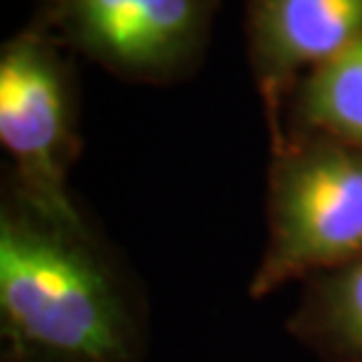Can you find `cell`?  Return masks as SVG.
Returning a JSON list of instances; mask_svg holds the SVG:
<instances>
[{
  "mask_svg": "<svg viewBox=\"0 0 362 362\" xmlns=\"http://www.w3.org/2000/svg\"><path fill=\"white\" fill-rule=\"evenodd\" d=\"M269 240L250 296L362 257V148L317 132L271 141Z\"/></svg>",
  "mask_w": 362,
  "mask_h": 362,
  "instance_id": "obj_2",
  "label": "cell"
},
{
  "mask_svg": "<svg viewBox=\"0 0 362 362\" xmlns=\"http://www.w3.org/2000/svg\"><path fill=\"white\" fill-rule=\"evenodd\" d=\"M0 144L7 184L45 212L78 216L69 175L83 151L74 52L31 21L0 49Z\"/></svg>",
  "mask_w": 362,
  "mask_h": 362,
  "instance_id": "obj_3",
  "label": "cell"
},
{
  "mask_svg": "<svg viewBox=\"0 0 362 362\" xmlns=\"http://www.w3.org/2000/svg\"><path fill=\"white\" fill-rule=\"evenodd\" d=\"M214 10L216 0H35L33 21L122 81L168 85L198 69Z\"/></svg>",
  "mask_w": 362,
  "mask_h": 362,
  "instance_id": "obj_4",
  "label": "cell"
},
{
  "mask_svg": "<svg viewBox=\"0 0 362 362\" xmlns=\"http://www.w3.org/2000/svg\"><path fill=\"white\" fill-rule=\"evenodd\" d=\"M245 35L275 141L294 85L362 38V0H247Z\"/></svg>",
  "mask_w": 362,
  "mask_h": 362,
  "instance_id": "obj_5",
  "label": "cell"
},
{
  "mask_svg": "<svg viewBox=\"0 0 362 362\" xmlns=\"http://www.w3.org/2000/svg\"><path fill=\"white\" fill-rule=\"evenodd\" d=\"M303 282L289 334L322 362H362V257Z\"/></svg>",
  "mask_w": 362,
  "mask_h": 362,
  "instance_id": "obj_6",
  "label": "cell"
},
{
  "mask_svg": "<svg viewBox=\"0 0 362 362\" xmlns=\"http://www.w3.org/2000/svg\"><path fill=\"white\" fill-rule=\"evenodd\" d=\"M0 332L24 362H144L146 306L88 216H59L3 181Z\"/></svg>",
  "mask_w": 362,
  "mask_h": 362,
  "instance_id": "obj_1",
  "label": "cell"
},
{
  "mask_svg": "<svg viewBox=\"0 0 362 362\" xmlns=\"http://www.w3.org/2000/svg\"><path fill=\"white\" fill-rule=\"evenodd\" d=\"M0 362H24V360L14 358V356H10V353H5V351H3V360H0Z\"/></svg>",
  "mask_w": 362,
  "mask_h": 362,
  "instance_id": "obj_8",
  "label": "cell"
},
{
  "mask_svg": "<svg viewBox=\"0 0 362 362\" xmlns=\"http://www.w3.org/2000/svg\"><path fill=\"white\" fill-rule=\"evenodd\" d=\"M282 132H317L362 148V38L294 85Z\"/></svg>",
  "mask_w": 362,
  "mask_h": 362,
  "instance_id": "obj_7",
  "label": "cell"
}]
</instances>
